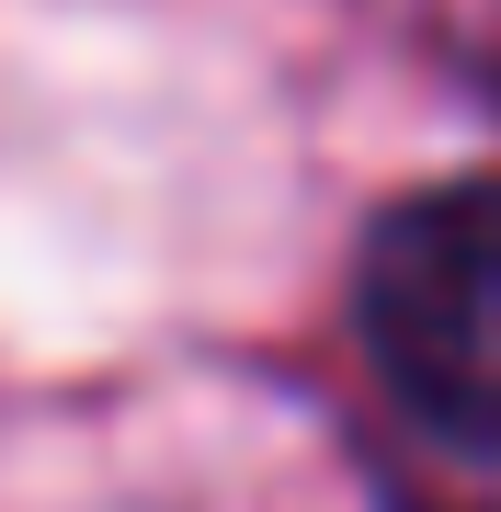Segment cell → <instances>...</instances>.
Masks as SVG:
<instances>
[{
	"label": "cell",
	"instance_id": "6da1fadb",
	"mask_svg": "<svg viewBox=\"0 0 501 512\" xmlns=\"http://www.w3.org/2000/svg\"><path fill=\"white\" fill-rule=\"evenodd\" d=\"M353 330L422 433L501 456V171L433 183L376 217L353 262Z\"/></svg>",
	"mask_w": 501,
	"mask_h": 512
}]
</instances>
